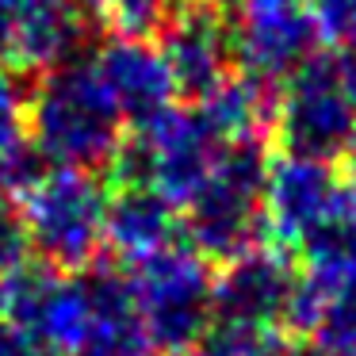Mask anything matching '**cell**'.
<instances>
[{
  "label": "cell",
  "mask_w": 356,
  "mask_h": 356,
  "mask_svg": "<svg viewBox=\"0 0 356 356\" xmlns=\"http://www.w3.org/2000/svg\"><path fill=\"white\" fill-rule=\"evenodd\" d=\"M24 123L35 157L62 169H111L127 142V123L92 58H70L39 73L24 104Z\"/></svg>",
  "instance_id": "6da1fadb"
},
{
  "label": "cell",
  "mask_w": 356,
  "mask_h": 356,
  "mask_svg": "<svg viewBox=\"0 0 356 356\" xmlns=\"http://www.w3.org/2000/svg\"><path fill=\"white\" fill-rule=\"evenodd\" d=\"M111 188L92 169L47 165L16 192L27 249L58 272H81L100 257Z\"/></svg>",
  "instance_id": "7a4b0ae2"
},
{
  "label": "cell",
  "mask_w": 356,
  "mask_h": 356,
  "mask_svg": "<svg viewBox=\"0 0 356 356\" xmlns=\"http://www.w3.org/2000/svg\"><path fill=\"white\" fill-rule=\"evenodd\" d=\"M127 291L157 356H184L215 322V272L188 241L127 264Z\"/></svg>",
  "instance_id": "3957f363"
},
{
  "label": "cell",
  "mask_w": 356,
  "mask_h": 356,
  "mask_svg": "<svg viewBox=\"0 0 356 356\" xmlns=\"http://www.w3.org/2000/svg\"><path fill=\"white\" fill-rule=\"evenodd\" d=\"M268 149L264 138L234 142L222 149L207 184L180 207V226L188 245L200 249L207 261H230L264 238V177H268Z\"/></svg>",
  "instance_id": "277c9868"
},
{
  "label": "cell",
  "mask_w": 356,
  "mask_h": 356,
  "mask_svg": "<svg viewBox=\"0 0 356 356\" xmlns=\"http://www.w3.org/2000/svg\"><path fill=\"white\" fill-rule=\"evenodd\" d=\"M272 127L287 154L337 161L356 138V58L310 54L280 85Z\"/></svg>",
  "instance_id": "5b68a950"
},
{
  "label": "cell",
  "mask_w": 356,
  "mask_h": 356,
  "mask_svg": "<svg viewBox=\"0 0 356 356\" xmlns=\"http://www.w3.org/2000/svg\"><path fill=\"white\" fill-rule=\"evenodd\" d=\"M226 142L207 127V119L192 108L172 104L154 123L138 127L134 138L123 142V149L111 161L115 180H146L149 188L165 195L169 203L184 207L215 172Z\"/></svg>",
  "instance_id": "8992f818"
},
{
  "label": "cell",
  "mask_w": 356,
  "mask_h": 356,
  "mask_svg": "<svg viewBox=\"0 0 356 356\" xmlns=\"http://www.w3.org/2000/svg\"><path fill=\"white\" fill-rule=\"evenodd\" d=\"M0 310L35 341L58 356H73L96 318L92 276L58 272L42 261H24L0 276Z\"/></svg>",
  "instance_id": "52a82bcc"
},
{
  "label": "cell",
  "mask_w": 356,
  "mask_h": 356,
  "mask_svg": "<svg viewBox=\"0 0 356 356\" xmlns=\"http://www.w3.org/2000/svg\"><path fill=\"white\" fill-rule=\"evenodd\" d=\"M234 62L241 73L284 85L318 47V31L307 0H234Z\"/></svg>",
  "instance_id": "ba28073f"
},
{
  "label": "cell",
  "mask_w": 356,
  "mask_h": 356,
  "mask_svg": "<svg viewBox=\"0 0 356 356\" xmlns=\"http://www.w3.org/2000/svg\"><path fill=\"white\" fill-rule=\"evenodd\" d=\"M165 62L177 77L180 96L200 100L203 92L234 73V27L226 0H177L157 31Z\"/></svg>",
  "instance_id": "9c48e42d"
},
{
  "label": "cell",
  "mask_w": 356,
  "mask_h": 356,
  "mask_svg": "<svg viewBox=\"0 0 356 356\" xmlns=\"http://www.w3.org/2000/svg\"><path fill=\"white\" fill-rule=\"evenodd\" d=\"M299 272L291 253L272 241L249 245L215 272V322L218 325H280L287 318Z\"/></svg>",
  "instance_id": "30bf717a"
},
{
  "label": "cell",
  "mask_w": 356,
  "mask_h": 356,
  "mask_svg": "<svg viewBox=\"0 0 356 356\" xmlns=\"http://www.w3.org/2000/svg\"><path fill=\"white\" fill-rule=\"evenodd\" d=\"M345 188V177L333 161L302 154H280L268 161L264 177V238L280 249H299V241L314 230V222L333 207Z\"/></svg>",
  "instance_id": "8fae6325"
},
{
  "label": "cell",
  "mask_w": 356,
  "mask_h": 356,
  "mask_svg": "<svg viewBox=\"0 0 356 356\" xmlns=\"http://www.w3.org/2000/svg\"><path fill=\"white\" fill-rule=\"evenodd\" d=\"M8 31V62L47 73L77 58L92 24H100L92 0H0Z\"/></svg>",
  "instance_id": "7c38bea8"
},
{
  "label": "cell",
  "mask_w": 356,
  "mask_h": 356,
  "mask_svg": "<svg viewBox=\"0 0 356 356\" xmlns=\"http://www.w3.org/2000/svg\"><path fill=\"white\" fill-rule=\"evenodd\" d=\"M92 62L100 70L123 123L134 127V131L154 123L157 115H165L180 96L177 77H172L169 62H165L161 47L154 39L115 35L96 50Z\"/></svg>",
  "instance_id": "4fadbf2b"
},
{
  "label": "cell",
  "mask_w": 356,
  "mask_h": 356,
  "mask_svg": "<svg viewBox=\"0 0 356 356\" xmlns=\"http://www.w3.org/2000/svg\"><path fill=\"white\" fill-rule=\"evenodd\" d=\"M284 322L310 341L314 356H356V268L345 276L302 272Z\"/></svg>",
  "instance_id": "5bb4252c"
},
{
  "label": "cell",
  "mask_w": 356,
  "mask_h": 356,
  "mask_svg": "<svg viewBox=\"0 0 356 356\" xmlns=\"http://www.w3.org/2000/svg\"><path fill=\"white\" fill-rule=\"evenodd\" d=\"M180 207L169 203L146 180H115L108 195V230L104 245L123 264L161 253L165 245L180 241Z\"/></svg>",
  "instance_id": "9a60e30c"
},
{
  "label": "cell",
  "mask_w": 356,
  "mask_h": 356,
  "mask_svg": "<svg viewBox=\"0 0 356 356\" xmlns=\"http://www.w3.org/2000/svg\"><path fill=\"white\" fill-rule=\"evenodd\" d=\"M192 104H195V111L207 119L211 131H215L226 146H234V142L264 138V131L272 127L276 88L238 70L226 81H218L211 92H203L200 100H192Z\"/></svg>",
  "instance_id": "2e32d148"
},
{
  "label": "cell",
  "mask_w": 356,
  "mask_h": 356,
  "mask_svg": "<svg viewBox=\"0 0 356 356\" xmlns=\"http://www.w3.org/2000/svg\"><path fill=\"white\" fill-rule=\"evenodd\" d=\"M92 291H96L92 330L73 356H157L138 322V310L131 302L123 272H92Z\"/></svg>",
  "instance_id": "e0dca14e"
},
{
  "label": "cell",
  "mask_w": 356,
  "mask_h": 356,
  "mask_svg": "<svg viewBox=\"0 0 356 356\" xmlns=\"http://www.w3.org/2000/svg\"><path fill=\"white\" fill-rule=\"evenodd\" d=\"M295 253L302 257L310 276H345L356 268V184L345 180L333 207L314 222V230L299 241Z\"/></svg>",
  "instance_id": "ac0fdd59"
},
{
  "label": "cell",
  "mask_w": 356,
  "mask_h": 356,
  "mask_svg": "<svg viewBox=\"0 0 356 356\" xmlns=\"http://www.w3.org/2000/svg\"><path fill=\"white\" fill-rule=\"evenodd\" d=\"M24 104V88L0 65V195H12V200L35 177V149L27 142Z\"/></svg>",
  "instance_id": "d6986e66"
},
{
  "label": "cell",
  "mask_w": 356,
  "mask_h": 356,
  "mask_svg": "<svg viewBox=\"0 0 356 356\" xmlns=\"http://www.w3.org/2000/svg\"><path fill=\"white\" fill-rule=\"evenodd\" d=\"M195 356H295L276 325H215L192 348Z\"/></svg>",
  "instance_id": "ffe728a7"
},
{
  "label": "cell",
  "mask_w": 356,
  "mask_h": 356,
  "mask_svg": "<svg viewBox=\"0 0 356 356\" xmlns=\"http://www.w3.org/2000/svg\"><path fill=\"white\" fill-rule=\"evenodd\" d=\"M100 24H108L115 35L131 39H157L161 24L169 19L177 0H92Z\"/></svg>",
  "instance_id": "44dd1931"
},
{
  "label": "cell",
  "mask_w": 356,
  "mask_h": 356,
  "mask_svg": "<svg viewBox=\"0 0 356 356\" xmlns=\"http://www.w3.org/2000/svg\"><path fill=\"white\" fill-rule=\"evenodd\" d=\"M318 42L330 54L356 58V0H307Z\"/></svg>",
  "instance_id": "7402d4cb"
},
{
  "label": "cell",
  "mask_w": 356,
  "mask_h": 356,
  "mask_svg": "<svg viewBox=\"0 0 356 356\" xmlns=\"http://www.w3.org/2000/svg\"><path fill=\"white\" fill-rule=\"evenodd\" d=\"M0 356H42V345H35L4 310H0Z\"/></svg>",
  "instance_id": "603a6c76"
},
{
  "label": "cell",
  "mask_w": 356,
  "mask_h": 356,
  "mask_svg": "<svg viewBox=\"0 0 356 356\" xmlns=\"http://www.w3.org/2000/svg\"><path fill=\"white\" fill-rule=\"evenodd\" d=\"M8 62V31H4V19H0V65Z\"/></svg>",
  "instance_id": "cb8c5ba5"
}]
</instances>
